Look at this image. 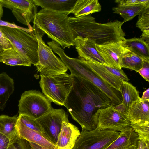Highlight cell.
<instances>
[{"mask_svg": "<svg viewBox=\"0 0 149 149\" xmlns=\"http://www.w3.org/2000/svg\"><path fill=\"white\" fill-rule=\"evenodd\" d=\"M74 83L64 105L82 129L97 128L100 110L113 106L111 100L93 84L74 76Z\"/></svg>", "mask_w": 149, "mask_h": 149, "instance_id": "6da1fadb", "label": "cell"}, {"mask_svg": "<svg viewBox=\"0 0 149 149\" xmlns=\"http://www.w3.org/2000/svg\"><path fill=\"white\" fill-rule=\"evenodd\" d=\"M124 23L116 20L97 23L91 14L78 17L70 16L68 19L74 39L80 36L94 40L98 45L123 40L125 34L122 26Z\"/></svg>", "mask_w": 149, "mask_h": 149, "instance_id": "7a4b0ae2", "label": "cell"}, {"mask_svg": "<svg viewBox=\"0 0 149 149\" xmlns=\"http://www.w3.org/2000/svg\"><path fill=\"white\" fill-rule=\"evenodd\" d=\"M68 15L42 9L35 14L32 22L62 48H69L74 46V38L68 25Z\"/></svg>", "mask_w": 149, "mask_h": 149, "instance_id": "3957f363", "label": "cell"}, {"mask_svg": "<svg viewBox=\"0 0 149 149\" xmlns=\"http://www.w3.org/2000/svg\"><path fill=\"white\" fill-rule=\"evenodd\" d=\"M61 60L70 71L72 75L79 77L91 82L102 91L111 100L113 106L122 103L121 94L103 81L91 68L85 61L70 58L63 50L58 53Z\"/></svg>", "mask_w": 149, "mask_h": 149, "instance_id": "277c9868", "label": "cell"}, {"mask_svg": "<svg viewBox=\"0 0 149 149\" xmlns=\"http://www.w3.org/2000/svg\"><path fill=\"white\" fill-rule=\"evenodd\" d=\"M42 93L51 102L64 106L73 86V76L66 73L52 76L40 74Z\"/></svg>", "mask_w": 149, "mask_h": 149, "instance_id": "5b68a950", "label": "cell"}, {"mask_svg": "<svg viewBox=\"0 0 149 149\" xmlns=\"http://www.w3.org/2000/svg\"><path fill=\"white\" fill-rule=\"evenodd\" d=\"M33 33L38 43V60L35 66L40 74L52 76L66 73L68 68L61 59L53 53L52 49L42 39L44 33L34 24Z\"/></svg>", "mask_w": 149, "mask_h": 149, "instance_id": "8992f818", "label": "cell"}, {"mask_svg": "<svg viewBox=\"0 0 149 149\" xmlns=\"http://www.w3.org/2000/svg\"><path fill=\"white\" fill-rule=\"evenodd\" d=\"M15 49L22 57L35 65L38 63V43L33 34L22 29L0 26Z\"/></svg>", "mask_w": 149, "mask_h": 149, "instance_id": "52a82bcc", "label": "cell"}, {"mask_svg": "<svg viewBox=\"0 0 149 149\" xmlns=\"http://www.w3.org/2000/svg\"><path fill=\"white\" fill-rule=\"evenodd\" d=\"M121 132L97 128L81 132L72 149H103L110 145L120 135Z\"/></svg>", "mask_w": 149, "mask_h": 149, "instance_id": "ba28073f", "label": "cell"}, {"mask_svg": "<svg viewBox=\"0 0 149 149\" xmlns=\"http://www.w3.org/2000/svg\"><path fill=\"white\" fill-rule=\"evenodd\" d=\"M51 102L40 91H25L19 101V115L27 116L36 119L51 109Z\"/></svg>", "mask_w": 149, "mask_h": 149, "instance_id": "9c48e42d", "label": "cell"}, {"mask_svg": "<svg viewBox=\"0 0 149 149\" xmlns=\"http://www.w3.org/2000/svg\"><path fill=\"white\" fill-rule=\"evenodd\" d=\"M127 112L121 103L100 110L97 128L100 130H110L121 132L130 126Z\"/></svg>", "mask_w": 149, "mask_h": 149, "instance_id": "30bf717a", "label": "cell"}, {"mask_svg": "<svg viewBox=\"0 0 149 149\" xmlns=\"http://www.w3.org/2000/svg\"><path fill=\"white\" fill-rule=\"evenodd\" d=\"M36 120L46 139L56 145L62 122H69L68 115L64 109L52 107L49 111Z\"/></svg>", "mask_w": 149, "mask_h": 149, "instance_id": "8fae6325", "label": "cell"}, {"mask_svg": "<svg viewBox=\"0 0 149 149\" xmlns=\"http://www.w3.org/2000/svg\"><path fill=\"white\" fill-rule=\"evenodd\" d=\"M2 6L12 11L17 20L28 26L33 33L30 23L33 21L37 12V6L33 0H0Z\"/></svg>", "mask_w": 149, "mask_h": 149, "instance_id": "7c38bea8", "label": "cell"}, {"mask_svg": "<svg viewBox=\"0 0 149 149\" xmlns=\"http://www.w3.org/2000/svg\"><path fill=\"white\" fill-rule=\"evenodd\" d=\"M123 41L102 45L96 44V49L106 65L112 68L122 69L123 57L129 51L123 45Z\"/></svg>", "mask_w": 149, "mask_h": 149, "instance_id": "4fadbf2b", "label": "cell"}, {"mask_svg": "<svg viewBox=\"0 0 149 149\" xmlns=\"http://www.w3.org/2000/svg\"><path fill=\"white\" fill-rule=\"evenodd\" d=\"M74 43L79 59L107 65L97 50L94 40L78 36L74 39Z\"/></svg>", "mask_w": 149, "mask_h": 149, "instance_id": "5bb4252c", "label": "cell"}, {"mask_svg": "<svg viewBox=\"0 0 149 149\" xmlns=\"http://www.w3.org/2000/svg\"><path fill=\"white\" fill-rule=\"evenodd\" d=\"M81 132L76 126L69 122L63 121L56 146L58 149H72Z\"/></svg>", "mask_w": 149, "mask_h": 149, "instance_id": "9a60e30c", "label": "cell"}, {"mask_svg": "<svg viewBox=\"0 0 149 149\" xmlns=\"http://www.w3.org/2000/svg\"><path fill=\"white\" fill-rule=\"evenodd\" d=\"M15 127L18 137L48 149H58L56 146L41 134L24 125L17 119Z\"/></svg>", "mask_w": 149, "mask_h": 149, "instance_id": "2e32d148", "label": "cell"}, {"mask_svg": "<svg viewBox=\"0 0 149 149\" xmlns=\"http://www.w3.org/2000/svg\"><path fill=\"white\" fill-rule=\"evenodd\" d=\"M127 116L132 124L149 122V100L140 99L133 103Z\"/></svg>", "mask_w": 149, "mask_h": 149, "instance_id": "e0dca14e", "label": "cell"}, {"mask_svg": "<svg viewBox=\"0 0 149 149\" xmlns=\"http://www.w3.org/2000/svg\"><path fill=\"white\" fill-rule=\"evenodd\" d=\"M138 136L130 126L110 145L103 149H137Z\"/></svg>", "mask_w": 149, "mask_h": 149, "instance_id": "ac0fdd59", "label": "cell"}, {"mask_svg": "<svg viewBox=\"0 0 149 149\" xmlns=\"http://www.w3.org/2000/svg\"><path fill=\"white\" fill-rule=\"evenodd\" d=\"M77 0H33L42 9L56 12L70 13Z\"/></svg>", "mask_w": 149, "mask_h": 149, "instance_id": "d6986e66", "label": "cell"}, {"mask_svg": "<svg viewBox=\"0 0 149 149\" xmlns=\"http://www.w3.org/2000/svg\"><path fill=\"white\" fill-rule=\"evenodd\" d=\"M85 61L103 81L111 87L120 92L121 85L124 81L109 71L105 68V64Z\"/></svg>", "mask_w": 149, "mask_h": 149, "instance_id": "ffe728a7", "label": "cell"}, {"mask_svg": "<svg viewBox=\"0 0 149 149\" xmlns=\"http://www.w3.org/2000/svg\"><path fill=\"white\" fill-rule=\"evenodd\" d=\"M122 44L129 52L136 54L144 60L149 61V45L140 38H125L123 41Z\"/></svg>", "mask_w": 149, "mask_h": 149, "instance_id": "44dd1931", "label": "cell"}, {"mask_svg": "<svg viewBox=\"0 0 149 149\" xmlns=\"http://www.w3.org/2000/svg\"><path fill=\"white\" fill-rule=\"evenodd\" d=\"M101 6L98 0H77L71 12L75 17L100 11Z\"/></svg>", "mask_w": 149, "mask_h": 149, "instance_id": "7402d4cb", "label": "cell"}, {"mask_svg": "<svg viewBox=\"0 0 149 149\" xmlns=\"http://www.w3.org/2000/svg\"><path fill=\"white\" fill-rule=\"evenodd\" d=\"M120 93L122 96L121 103L127 113L133 103L141 99L136 87L128 82L124 81L122 84Z\"/></svg>", "mask_w": 149, "mask_h": 149, "instance_id": "603a6c76", "label": "cell"}, {"mask_svg": "<svg viewBox=\"0 0 149 149\" xmlns=\"http://www.w3.org/2000/svg\"><path fill=\"white\" fill-rule=\"evenodd\" d=\"M14 90L13 79L5 72L0 74V109L3 110Z\"/></svg>", "mask_w": 149, "mask_h": 149, "instance_id": "cb8c5ba5", "label": "cell"}, {"mask_svg": "<svg viewBox=\"0 0 149 149\" xmlns=\"http://www.w3.org/2000/svg\"><path fill=\"white\" fill-rule=\"evenodd\" d=\"M0 62L11 66L30 67L31 64L22 57L15 49L4 50L0 52Z\"/></svg>", "mask_w": 149, "mask_h": 149, "instance_id": "d4e9b609", "label": "cell"}, {"mask_svg": "<svg viewBox=\"0 0 149 149\" xmlns=\"http://www.w3.org/2000/svg\"><path fill=\"white\" fill-rule=\"evenodd\" d=\"M18 117L17 115L12 117L5 115H0V132L10 139L17 138L15 126Z\"/></svg>", "mask_w": 149, "mask_h": 149, "instance_id": "484cf974", "label": "cell"}, {"mask_svg": "<svg viewBox=\"0 0 149 149\" xmlns=\"http://www.w3.org/2000/svg\"><path fill=\"white\" fill-rule=\"evenodd\" d=\"M147 4H137L129 5H118L112 8L113 13L120 15L123 19V22L132 20L139 15Z\"/></svg>", "mask_w": 149, "mask_h": 149, "instance_id": "4316f807", "label": "cell"}, {"mask_svg": "<svg viewBox=\"0 0 149 149\" xmlns=\"http://www.w3.org/2000/svg\"><path fill=\"white\" fill-rule=\"evenodd\" d=\"M144 60L136 54L129 52L122 58L121 67L137 71L142 67Z\"/></svg>", "mask_w": 149, "mask_h": 149, "instance_id": "83f0119b", "label": "cell"}, {"mask_svg": "<svg viewBox=\"0 0 149 149\" xmlns=\"http://www.w3.org/2000/svg\"><path fill=\"white\" fill-rule=\"evenodd\" d=\"M130 126L138 136V140L146 144L149 142V122L132 124Z\"/></svg>", "mask_w": 149, "mask_h": 149, "instance_id": "f1b7e54d", "label": "cell"}, {"mask_svg": "<svg viewBox=\"0 0 149 149\" xmlns=\"http://www.w3.org/2000/svg\"><path fill=\"white\" fill-rule=\"evenodd\" d=\"M138 15L136 26L143 32H149V4L143 8Z\"/></svg>", "mask_w": 149, "mask_h": 149, "instance_id": "f546056e", "label": "cell"}, {"mask_svg": "<svg viewBox=\"0 0 149 149\" xmlns=\"http://www.w3.org/2000/svg\"><path fill=\"white\" fill-rule=\"evenodd\" d=\"M18 120L28 128L37 132L46 139L44 132L36 119L27 116L19 115Z\"/></svg>", "mask_w": 149, "mask_h": 149, "instance_id": "4dcf8cb0", "label": "cell"}, {"mask_svg": "<svg viewBox=\"0 0 149 149\" xmlns=\"http://www.w3.org/2000/svg\"><path fill=\"white\" fill-rule=\"evenodd\" d=\"M104 65L105 68L109 71L123 81L128 82L129 80L127 76L122 69L113 68L107 65Z\"/></svg>", "mask_w": 149, "mask_h": 149, "instance_id": "1f68e13d", "label": "cell"}, {"mask_svg": "<svg viewBox=\"0 0 149 149\" xmlns=\"http://www.w3.org/2000/svg\"><path fill=\"white\" fill-rule=\"evenodd\" d=\"M8 149H31L29 142L18 137L16 142L12 144Z\"/></svg>", "mask_w": 149, "mask_h": 149, "instance_id": "d6a6232c", "label": "cell"}, {"mask_svg": "<svg viewBox=\"0 0 149 149\" xmlns=\"http://www.w3.org/2000/svg\"><path fill=\"white\" fill-rule=\"evenodd\" d=\"M17 138L10 139L0 132V149H8L12 144L16 142Z\"/></svg>", "mask_w": 149, "mask_h": 149, "instance_id": "836d02e7", "label": "cell"}, {"mask_svg": "<svg viewBox=\"0 0 149 149\" xmlns=\"http://www.w3.org/2000/svg\"><path fill=\"white\" fill-rule=\"evenodd\" d=\"M0 44L4 50L10 49L13 48L9 40L0 29Z\"/></svg>", "mask_w": 149, "mask_h": 149, "instance_id": "e575fe53", "label": "cell"}, {"mask_svg": "<svg viewBox=\"0 0 149 149\" xmlns=\"http://www.w3.org/2000/svg\"><path fill=\"white\" fill-rule=\"evenodd\" d=\"M115 2L118 4V5L147 4L149 3V0H116Z\"/></svg>", "mask_w": 149, "mask_h": 149, "instance_id": "d590c367", "label": "cell"}, {"mask_svg": "<svg viewBox=\"0 0 149 149\" xmlns=\"http://www.w3.org/2000/svg\"><path fill=\"white\" fill-rule=\"evenodd\" d=\"M138 72L146 80L149 81V61L144 60L142 68Z\"/></svg>", "mask_w": 149, "mask_h": 149, "instance_id": "8d00e7d4", "label": "cell"}, {"mask_svg": "<svg viewBox=\"0 0 149 149\" xmlns=\"http://www.w3.org/2000/svg\"><path fill=\"white\" fill-rule=\"evenodd\" d=\"M0 26L12 28L20 29L28 32H30V33H32L31 32L29 29L20 27L14 23H10L1 20H0Z\"/></svg>", "mask_w": 149, "mask_h": 149, "instance_id": "74e56055", "label": "cell"}, {"mask_svg": "<svg viewBox=\"0 0 149 149\" xmlns=\"http://www.w3.org/2000/svg\"><path fill=\"white\" fill-rule=\"evenodd\" d=\"M140 38L149 45V32H143Z\"/></svg>", "mask_w": 149, "mask_h": 149, "instance_id": "f35d334b", "label": "cell"}, {"mask_svg": "<svg viewBox=\"0 0 149 149\" xmlns=\"http://www.w3.org/2000/svg\"><path fill=\"white\" fill-rule=\"evenodd\" d=\"M141 99L143 100H149V88L146 90L143 93Z\"/></svg>", "mask_w": 149, "mask_h": 149, "instance_id": "ab89813d", "label": "cell"}, {"mask_svg": "<svg viewBox=\"0 0 149 149\" xmlns=\"http://www.w3.org/2000/svg\"><path fill=\"white\" fill-rule=\"evenodd\" d=\"M145 146L144 143L140 140H138L137 149H144Z\"/></svg>", "mask_w": 149, "mask_h": 149, "instance_id": "60d3db41", "label": "cell"}, {"mask_svg": "<svg viewBox=\"0 0 149 149\" xmlns=\"http://www.w3.org/2000/svg\"><path fill=\"white\" fill-rule=\"evenodd\" d=\"M29 143L31 147V149H48L42 147L31 142H29Z\"/></svg>", "mask_w": 149, "mask_h": 149, "instance_id": "b9f144b4", "label": "cell"}, {"mask_svg": "<svg viewBox=\"0 0 149 149\" xmlns=\"http://www.w3.org/2000/svg\"><path fill=\"white\" fill-rule=\"evenodd\" d=\"M3 14V6L0 2V20L2 17Z\"/></svg>", "mask_w": 149, "mask_h": 149, "instance_id": "7bdbcfd3", "label": "cell"}, {"mask_svg": "<svg viewBox=\"0 0 149 149\" xmlns=\"http://www.w3.org/2000/svg\"><path fill=\"white\" fill-rule=\"evenodd\" d=\"M144 149H149V142L145 144V146Z\"/></svg>", "mask_w": 149, "mask_h": 149, "instance_id": "ee69618b", "label": "cell"}, {"mask_svg": "<svg viewBox=\"0 0 149 149\" xmlns=\"http://www.w3.org/2000/svg\"><path fill=\"white\" fill-rule=\"evenodd\" d=\"M3 50H4V49H3V47H2L1 46L0 44V52H2Z\"/></svg>", "mask_w": 149, "mask_h": 149, "instance_id": "f6af8a7d", "label": "cell"}]
</instances>
